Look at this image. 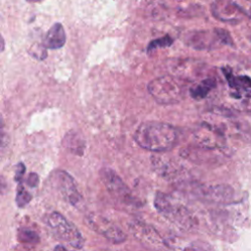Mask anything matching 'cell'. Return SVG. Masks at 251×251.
<instances>
[{
  "mask_svg": "<svg viewBox=\"0 0 251 251\" xmlns=\"http://www.w3.org/2000/svg\"><path fill=\"white\" fill-rule=\"evenodd\" d=\"M221 42L224 44V45H232V39L230 37V34L226 30V29H223V28H216L215 29Z\"/></svg>",
  "mask_w": 251,
  "mask_h": 251,
  "instance_id": "23",
  "label": "cell"
},
{
  "mask_svg": "<svg viewBox=\"0 0 251 251\" xmlns=\"http://www.w3.org/2000/svg\"><path fill=\"white\" fill-rule=\"evenodd\" d=\"M45 223L51 232L60 240L68 242L71 246L80 249L84 245V238L76 226L58 212L46 216Z\"/></svg>",
  "mask_w": 251,
  "mask_h": 251,
  "instance_id": "4",
  "label": "cell"
},
{
  "mask_svg": "<svg viewBox=\"0 0 251 251\" xmlns=\"http://www.w3.org/2000/svg\"><path fill=\"white\" fill-rule=\"evenodd\" d=\"M53 182L61 195L72 205H77L81 202V196L76 189L73 177L65 171H57L53 174Z\"/></svg>",
  "mask_w": 251,
  "mask_h": 251,
  "instance_id": "9",
  "label": "cell"
},
{
  "mask_svg": "<svg viewBox=\"0 0 251 251\" xmlns=\"http://www.w3.org/2000/svg\"><path fill=\"white\" fill-rule=\"evenodd\" d=\"M25 164L23 163H19L17 165V168H16V174H15V180L18 181V182H21L22 179H23V176L25 175Z\"/></svg>",
  "mask_w": 251,
  "mask_h": 251,
  "instance_id": "25",
  "label": "cell"
},
{
  "mask_svg": "<svg viewBox=\"0 0 251 251\" xmlns=\"http://www.w3.org/2000/svg\"><path fill=\"white\" fill-rule=\"evenodd\" d=\"M151 161L154 170L166 179H176L181 175L182 169L170 159L168 160L160 156H152Z\"/></svg>",
  "mask_w": 251,
  "mask_h": 251,
  "instance_id": "15",
  "label": "cell"
},
{
  "mask_svg": "<svg viewBox=\"0 0 251 251\" xmlns=\"http://www.w3.org/2000/svg\"><path fill=\"white\" fill-rule=\"evenodd\" d=\"M54 249H55V250H57V249H63V250H67V248H66L65 246H63V245H59V246H56Z\"/></svg>",
  "mask_w": 251,
  "mask_h": 251,
  "instance_id": "29",
  "label": "cell"
},
{
  "mask_svg": "<svg viewBox=\"0 0 251 251\" xmlns=\"http://www.w3.org/2000/svg\"><path fill=\"white\" fill-rule=\"evenodd\" d=\"M196 194L210 202L227 203L232 200L234 191L229 185L217 184L200 186L196 189Z\"/></svg>",
  "mask_w": 251,
  "mask_h": 251,
  "instance_id": "12",
  "label": "cell"
},
{
  "mask_svg": "<svg viewBox=\"0 0 251 251\" xmlns=\"http://www.w3.org/2000/svg\"><path fill=\"white\" fill-rule=\"evenodd\" d=\"M7 190V183L3 176H0V194H4Z\"/></svg>",
  "mask_w": 251,
  "mask_h": 251,
  "instance_id": "27",
  "label": "cell"
},
{
  "mask_svg": "<svg viewBox=\"0 0 251 251\" xmlns=\"http://www.w3.org/2000/svg\"><path fill=\"white\" fill-rule=\"evenodd\" d=\"M46 47L43 45H33L31 48H30V55L32 57H34L35 59L37 60H43L46 58L47 56V52H46Z\"/></svg>",
  "mask_w": 251,
  "mask_h": 251,
  "instance_id": "22",
  "label": "cell"
},
{
  "mask_svg": "<svg viewBox=\"0 0 251 251\" xmlns=\"http://www.w3.org/2000/svg\"><path fill=\"white\" fill-rule=\"evenodd\" d=\"M181 80L175 75H163L151 80L147 89L157 103L162 105L176 104L184 97L185 88Z\"/></svg>",
  "mask_w": 251,
  "mask_h": 251,
  "instance_id": "3",
  "label": "cell"
},
{
  "mask_svg": "<svg viewBox=\"0 0 251 251\" xmlns=\"http://www.w3.org/2000/svg\"><path fill=\"white\" fill-rule=\"evenodd\" d=\"M211 11L216 19L225 23H238L247 16L246 11L232 0H215Z\"/></svg>",
  "mask_w": 251,
  "mask_h": 251,
  "instance_id": "8",
  "label": "cell"
},
{
  "mask_svg": "<svg viewBox=\"0 0 251 251\" xmlns=\"http://www.w3.org/2000/svg\"><path fill=\"white\" fill-rule=\"evenodd\" d=\"M216 79L213 77H207L199 79L193 86L190 87V95L196 99L200 100L205 97L216 87Z\"/></svg>",
  "mask_w": 251,
  "mask_h": 251,
  "instance_id": "17",
  "label": "cell"
},
{
  "mask_svg": "<svg viewBox=\"0 0 251 251\" xmlns=\"http://www.w3.org/2000/svg\"><path fill=\"white\" fill-rule=\"evenodd\" d=\"M4 48H5V41L2 37V35L0 34V52H2L4 50Z\"/></svg>",
  "mask_w": 251,
  "mask_h": 251,
  "instance_id": "28",
  "label": "cell"
},
{
  "mask_svg": "<svg viewBox=\"0 0 251 251\" xmlns=\"http://www.w3.org/2000/svg\"><path fill=\"white\" fill-rule=\"evenodd\" d=\"M130 229L133 235L144 244L154 248H160L161 245L165 246V242L162 240L156 229L151 226L137 221L130 224Z\"/></svg>",
  "mask_w": 251,
  "mask_h": 251,
  "instance_id": "13",
  "label": "cell"
},
{
  "mask_svg": "<svg viewBox=\"0 0 251 251\" xmlns=\"http://www.w3.org/2000/svg\"><path fill=\"white\" fill-rule=\"evenodd\" d=\"M18 238L24 244H37L39 241L37 233L29 228H21L18 233Z\"/></svg>",
  "mask_w": 251,
  "mask_h": 251,
  "instance_id": "19",
  "label": "cell"
},
{
  "mask_svg": "<svg viewBox=\"0 0 251 251\" xmlns=\"http://www.w3.org/2000/svg\"><path fill=\"white\" fill-rule=\"evenodd\" d=\"M250 13H251V10H250Z\"/></svg>",
  "mask_w": 251,
  "mask_h": 251,
  "instance_id": "31",
  "label": "cell"
},
{
  "mask_svg": "<svg viewBox=\"0 0 251 251\" xmlns=\"http://www.w3.org/2000/svg\"><path fill=\"white\" fill-rule=\"evenodd\" d=\"M64 145L71 151L78 154L79 150L83 149V142L79 139L78 135L75 133H69L64 139Z\"/></svg>",
  "mask_w": 251,
  "mask_h": 251,
  "instance_id": "18",
  "label": "cell"
},
{
  "mask_svg": "<svg viewBox=\"0 0 251 251\" xmlns=\"http://www.w3.org/2000/svg\"><path fill=\"white\" fill-rule=\"evenodd\" d=\"M38 182H39L38 175L36 173H30L26 179L27 185L30 187H36L38 185Z\"/></svg>",
  "mask_w": 251,
  "mask_h": 251,
  "instance_id": "26",
  "label": "cell"
},
{
  "mask_svg": "<svg viewBox=\"0 0 251 251\" xmlns=\"http://www.w3.org/2000/svg\"><path fill=\"white\" fill-rule=\"evenodd\" d=\"M25 1H27L29 3H36V2H41L42 0H25Z\"/></svg>",
  "mask_w": 251,
  "mask_h": 251,
  "instance_id": "30",
  "label": "cell"
},
{
  "mask_svg": "<svg viewBox=\"0 0 251 251\" xmlns=\"http://www.w3.org/2000/svg\"><path fill=\"white\" fill-rule=\"evenodd\" d=\"M100 177L107 190L114 198L126 205H135L134 203H136V201L133 198L131 191L112 169L103 168L100 171Z\"/></svg>",
  "mask_w": 251,
  "mask_h": 251,
  "instance_id": "5",
  "label": "cell"
},
{
  "mask_svg": "<svg viewBox=\"0 0 251 251\" xmlns=\"http://www.w3.org/2000/svg\"><path fill=\"white\" fill-rule=\"evenodd\" d=\"M230 96L238 102L239 108L251 111V78L245 75H235L231 72H225Z\"/></svg>",
  "mask_w": 251,
  "mask_h": 251,
  "instance_id": "6",
  "label": "cell"
},
{
  "mask_svg": "<svg viewBox=\"0 0 251 251\" xmlns=\"http://www.w3.org/2000/svg\"><path fill=\"white\" fill-rule=\"evenodd\" d=\"M30 200H31L30 193L22 184H19L17 189V196H16V202L18 206L23 208L26 204H28Z\"/></svg>",
  "mask_w": 251,
  "mask_h": 251,
  "instance_id": "20",
  "label": "cell"
},
{
  "mask_svg": "<svg viewBox=\"0 0 251 251\" xmlns=\"http://www.w3.org/2000/svg\"><path fill=\"white\" fill-rule=\"evenodd\" d=\"M154 206L159 214L179 229L191 230L196 226V219L187 207L167 193L158 191L154 198Z\"/></svg>",
  "mask_w": 251,
  "mask_h": 251,
  "instance_id": "2",
  "label": "cell"
},
{
  "mask_svg": "<svg viewBox=\"0 0 251 251\" xmlns=\"http://www.w3.org/2000/svg\"><path fill=\"white\" fill-rule=\"evenodd\" d=\"M173 38L169 35H165L161 38H158V39H155L153 41H151L147 47V52L150 53L151 51H154L155 49L157 48H160V47H167V46H170L172 45L173 43Z\"/></svg>",
  "mask_w": 251,
  "mask_h": 251,
  "instance_id": "21",
  "label": "cell"
},
{
  "mask_svg": "<svg viewBox=\"0 0 251 251\" xmlns=\"http://www.w3.org/2000/svg\"><path fill=\"white\" fill-rule=\"evenodd\" d=\"M204 65L201 62L195 60H181L176 61L172 70L174 72V75L177 76L180 79H196L198 75H200L203 71Z\"/></svg>",
  "mask_w": 251,
  "mask_h": 251,
  "instance_id": "14",
  "label": "cell"
},
{
  "mask_svg": "<svg viewBox=\"0 0 251 251\" xmlns=\"http://www.w3.org/2000/svg\"><path fill=\"white\" fill-rule=\"evenodd\" d=\"M194 138L196 142L203 148L219 149L223 147L225 137L223 131L208 124L200 126L194 132Z\"/></svg>",
  "mask_w": 251,
  "mask_h": 251,
  "instance_id": "10",
  "label": "cell"
},
{
  "mask_svg": "<svg viewBox=\"0 0 251 251\" xmlns=\"http://www.w3.org/2000/svg\"><path fill=\"white\" fill-rule=\"evenodd\" d=\"M133 137L141 148L152 152H163L175 147L177 132L175 126L170 124L149 121L139 125Z\"/></svg>",
  "mask_w": 251,
  "mask_h": 251,
  "instance_id": "1",
  "label": "cell"
},
{
  "mask_svg": "<svg viewBox=\"0 0 251 251\" xmlns=\"http://www.w3.org/2000/svg\"><path fill=\"white\" fill-rule=\"evenodd\" d=\"M85 222L93 230L115 244L122 243L126 238L125 232L122 229L99 215L90 214L86 217Z\"/></svg>",
  "mask_w": 251,
  "mask_h": 251,
  "instance_id": "7",
  "label": "cell"
},
{
  "mask_svg": "<svg viewBox=\"0 0 251 251\" xmlns=\"http://www.w3.org/2000/svg\"><path fill=\"white\" fill-rule=\"evenodd\" d=\"M185 42L192 48L198 50H208L216 48L219 44H223L216 30H200L191 31L185 35Z\"/></svg>",
  "mask_w": 251,
  "mask_h": 251,
  "instance_id": "11",
  "label": "cell"
},
{
  "mask_svg": "<svg viewBox=\"0 0 251 251\" xmlns=\"http://www.w3.org/2000/svg\"><path fill=\"white\" fill-rule=\"evenodd\" d=\"M8 146V134L4 129L2 124H0V156L6 151Z\"/></svg>",
  "mask_w": 251,
  "mask_h": 251,
  "instance_id": "24",
  "label": "cell"
},
{
  "mask_svg": "<svg viewBox=\"0 0 251 251\" xmlns=\"http://www.w3.org/2000/svg\"><path fill=\"white\" fill-rule=\"evenodd\" d=\"M66 43V32L60 23L54 24L47 31L44 38V46L49 49H59Z\"/></svg>",
  "mask_w": 251,
  "mask_h": 251,
  "instance_id": "16",
  "label": "cell"
}]
</instances>
